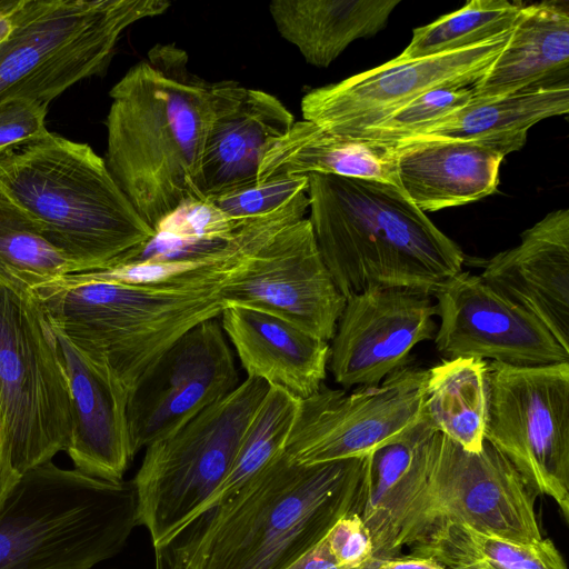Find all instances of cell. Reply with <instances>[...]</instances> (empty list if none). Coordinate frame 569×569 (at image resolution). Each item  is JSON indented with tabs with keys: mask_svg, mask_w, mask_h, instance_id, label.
<instances>
[{
	"mask_svg": "<svg viewBox=\"0 0 569 569\" xmlns=\"http://www.w3.org/2000/svg\"><path fill=\"white\" fill-rule=\"evenodd\" d=\"M535 497L489 442L467 451L423 418L401 440L363 457L355 512L371 536L373 558L386 559L447 525L537 542L543 537Z\"/></svg>",
	"mask_w": 569,
	"mask_h": 569,
	"instance_id": "obj_1",
	"label": "cell"
},
{
	"mask_svg": "<svg viewBox=\"0 0 569 569\" xmlns=\"http://www.w3.org/2000/svg\"><path fill=\"white\" fill-rule=\"evenodd\" d=\"M362 459L302 465L283 451L156 551L158 569H288L355 511Z\"/></svg>",
	"mask_w": 569,
	"mask_h": 569,
	"instance_id": "obj_2",
	"label": "cell"
},
{
	"mask_svg": "<svg viewBox=\"0 0 569 569\" xmlns=\"http://www.w3.org/2000/svg\"><path fill=\"white\" fill-rule=\"evenodd\" d=\"M188 62L183 49L158 43L109 92L104 161L154 231L183 203L204 200L200 166L212 82Z\"/></svg>",
	"mask_w": 569,
	"mask_h": 569,
	"instance_id": "obj_3",
	"label": "cell"
},
{
	"mask_svg": "<svg viewBox=\"0 0 569 569\" xmlns=\"http://www.w3.org/2000/svg\"><path fill=\"white\" fill-rule=\"evenodd\" d=\"M317 247L345 298L371 286L435 296L462 271L465 254L392 183L309 173Z\"/></svg>",
	"mask_w": 569,
	"mask_h": 569,
	"instance_id": "obj_4",
	"label": "cell"
},
{
	"mask_svg": "<svg viewBox=\"0 0 569 569\" xmlns=\"http://www.w3.org/2000/svg\"><path fill=\"white\" fill-rule=\"evenodd\" d=\"M246 238L222 260L161 283L88 282L32 290L51 325L86 353L104 360L129 391L178 338L220 317L222 287L261 247Z\"/></svg>",
	"mask_w": 569,
	"mask_h": 569,
	"instance_id": "obj_5",
	"label": "cell"
},
{
	"mask_svg": "<svg viewBox=\"0 0 569 569\" xmlns=\"http://www.w3.org/2000/svg\"><path fill=\"white\" fill-rule=\"evenodd\" d=\"M0 187L80 272L122 263L156 237L104 159L50 131L0 158Z\"/></svg>",
	"mask_w": 569,
	"mask_h": 569,
	"instance_id": "obj_6",
	"label": "cell"
},
{
	"mask_svg": "<svg viewBox=\"0 0 569 569\" xmlns=\"http://www.w3.org/2000/svg\"><path fill=\"white\" fill-rule=\"evenodd\" d=\"M137 526L131 480L49 461L23 473L0 507V569H92L119 555Z\"/></svg>",
	"mask_w": 569,
	"mask_h": 569,
	"instance_id": "obj_7",
	"label": "cell"
},
{
	"mask_svg": "<svg viewBox=\"0 0 569 569\" xmlns=\"http://www.w3.org/2000/svg\"><path fill=\"white\" fill-rule=\"evenodd\" d=\"M170 6L162 0H21L0 41V103L49 104L74 83L102 73L127 28Z\"/></svg>",
	"mask_w": 569,
	"mask_h": 569,
	"instance_id": "obj_8",
	"label": "cell"
},
{
	"mask_svg": "<svg viewBox=\"0 0 569 569\" xmlns=\"http://www.w3.org/2000/svg\"><path fill=\"white\" fill-rule=\"evenodd\" d=\"M269 387L261 379L247 378L183 427L144 449L131 481L138 522L148 530L154 551L177 538L222 485Z\"/></svg>",
	"mask_w": 569,
	"mask_h": 569,
	"instance_id": "obj_9",
	"label": "cell"
},
{
	"mask_svg": "<svg viewBox=\"0 0 569 569\" xmlns=\"http://www.w3.org/2000/svg\"><path fill=\"white\" fill-rule=\"evenodd\" d=\"M0 409L20 475L70 438V395L56 336L31 290L0 282Z\"/></svg>",
	"mask_w": 569,
	"mask_h": 569,
	"instance_id": "obj_10",
	"label": "cell"
},
{
	"mask_svg": "<svg viewBox=\"0 0 569 569\" xmlns=\"http://www.w3.org/2000/svg\"><path fill=\"white\" fill-rule=\"evenodd\" d=\"M485 440L569 521V361L487 366Z\"/></svg>",
	"mask_w": 569,
	"mask_h": 569,
	"instance_id": "obj_11",
	"label": "cell"
},
{
	"mask_svg": "<svg viewBox=\"0 0 569 569\" xmlns=\"http://www.w3.org/2000/svg\"><path fill=\"white\" fill-rule=\"evenodd\" d=\"M428 369L403 367L352 392L326 386L299 410L284 452L302 465L362 458L401 440L425 417Z\"/></svg>",
	"mask_w": 569,
	"mask_h": 569,
	"instance_id": "obj_12",
	"label": "cell"
},
{
	"mask_svg": "<svg viewBox=\"0 0 569 569\" xmlns=\"http://www.w3.org/2000/svg\"><path fill=\"white\" fill-rule=\"evenodd\" d=\"M238 385L220 318L198 323L149 366L130 391L132 455L170 436Z\"/></svg>",
	"mask_w": 569,
	"mask_h": 569,
	"instance_id": "obj_13",
	"label": "cell"
},
{
	"mask_svg": "<svg viewBox=\"0 0 569 569\" xmlns=\"http://www.w3.org/2000/svg\"><path fill=\"white\" fill-rule=\"evenodd\" d=\"M510 32L431 57L395 58L340 82L312 89L301 100L303 120L332 133L356 137L426 91L475 84L505 48Z\"/></svg>",
	"mask_w": 569,
	"mask_h": 569,
	"instance_id": "obj_14",
	"label": "cell"
},
{
	"mask_svg": "<svg viewBox=\"0 0 569 569\" xmlns=\"http://www.w3.org/2000/svg\"><path fill=\"white\" fill-rule=\"evenodd\" d=\"M223 307L240 305L277 315L330 341L346 298L326 267L308 218L264 242L220 292Z\"/></svg>",
	"mask_w": 569,
	"mask_h": 569,
	"instance_id": "obj_15",
	"label": "cell"
},
{
	"mask_svg": "<svg viewBox=\"0 0 569 569\" xmlns=\"http://www.w3.org/2000/svg\"><path fill=\"white\" fill-rule=\"evenodd\" d=\"M430 295L371 286L346 298L329 343L328 369L345 388L380 385L408 366L413 347L435 338Z\"/></svg>",
	"mask_w": 569,
	"mask_h": 569,
	"instance_id": "obj_16",
	"label": "cell"
},
{
	"mask_svg": "<svg viewBox=\"0 0 569 569\" xmlns=\"http://www.w3.org/2000/svg\"><path fill=\"white\" fill-rule=\"evenodd\" d=\"M435 297L440 325L433 340L445 360L477 358L515 367L569 361V351L539 320L480 276L461 271Z\"/></svg>",
	"mask_w": 569,
	"mask_h": 569,
	"instance_id": "obj_17",
	"label": "cell"
},
{
	"mask_svg": "<svg viewBox=\"0 0 569 569\" xmlns=\"http://www.w3.org/2000/svg\"><path fill=\"white\" fill-rule=\"evenodd\" d=\"M51 328L69 385L71 426L66 452L73 469L121 481L134 457L128 429L130 391L104 360L83 352Z\"/></svg>",
	"mask_w": 569,
	"mask_h": 569,
	"instance_id": "obj_18",
	"label": "cell"
},
{
	"mask_svg": "<svg viewBox=\"0 0 569 569\" xmlns=\"http://www.w3.org/2000/svg\"><path fill=\"white\" fill-rule=\"evenodd\" d=\"M293 123L292 113L274 96L236 81L212 82L200 166L203 199L256 184L268 144Z\"/></svg>",
	"mask_w": 569,
	"mask_h": 569,
	"instance_id": "obj_19",
	"label": "cell"
},
{
	"mask_svg": "<svg viewBox=\"0 0 569 569\" xmlns=\"http://www.w3.org/2000/svg\"><path fill=\"white\" fill-rule=\"evenodd\" d=\"M480 278L539 320L569 351V211L525 230L516 247L489 259Z\"/></svg>",
	"mask_w": 569,
	"mask_h": 569,
	"instance_id": "obj_20",
	"label": "cell"
},
{
	"mask_svg": "<svg viewBox=\"0 0 569 569\" xmlns=\"http://www.w3.org/2000/svg\"><path fill=\"white\" fill-rule=\"evenodd\" d=\"M219 318L247 378L261 379L299 400L323 386L328 341L277 315L252 307L227 305Z\"/></svg>",
	"mask_w": 569,
	"mask_h": 569,
	"instance_id": "obj_21",
	"label": "cell"
},
{
	"mask_svg": "<svg viewBox=\"0 0 569 569\" xmlns=\"http://www.w3.org/2000/svg\"><path fill=\"white\" fill-rule=\"evenodd\" d=\"M510 151L469 140H405L396 143L398 187L422 212L458 207L497 191Z\"/></svg>",
	"mask_w": 569,
	"mask_h": 569,
	"instance_id": "obj_22",
	"label": "cell"
},
{
	"mask_svg": "<svg viewBox=\"0 0 569 569\" xmlns=\"http://www.w3.org/2000/svg\"><path fill=\"white\" fill-rule=\"evenodd\" d=\"M569 10L558 1L523 6L505 48L471 86L473 100L568 81Z\"/></svg>",
	"mask_w": 569,
	"mask_h": 569,
	"instance_id": "obj_23",
	"label": "cell"
},
{
	"mask_svg": "<svg viewBox=\"0 0 569 569\" xmlns=\"http://www.w3.org/2000/svg\"><path fill=\"white\" fill-rule=\"evenodd\" d=\"M373 179L398 187L396 144L329 132L295 121L290 130L268 144L257 183L309 173Z\"/></svg>",
	"mask_w": 569,
	"mask_h": 569,
	"instance_id": "obj_24",
	"label": "cell"
},
{
	"mask_svg": "<svg viewBox=\"0 0 569 569\" xmlns=\"http://www.w3.org/2000/svg\"><path fill=\"white\" fill-rule=\"evenodd\" d=\"M399 0H273L269 12L279 34L306 62L326 68L355 40L381 31Z\"/></svg>",
	"mask_w": 569,
	"mask_h": 569,
	"instance_id": "obj_25",
	"label": "cell"
},
{
	"mask_svg": "<svg viewBox=\"0 0 569 569\" xmlns=\"http://www.w3.org/2000/svg\"><path fill=\"white\" fill-rule=\"evenodd\" d=\"M568 111L567 81L487 100H472L446 120L405 140L482 141L502 146L512 152L525 146L528 130L533 124Z\"/></svg>",
	"mask_w": 569,
	"mask_h": 569,
	"instance_id": "obj_26",
	"label": "cell"
},
{
	"mask_svg": "<svg viewBox=\"0 0 569 569\" xmlns=\"http://www.w3.org/2000/svg\"><path fill=\"white\" fill-rule=\"evenodd\" d=\"M488 361L477 358L443 360L428 369L423 417L429 425L465 450L481 451L488 409Z\"/></svg>",
	"mask_w": 569,
	"mask_h": 569,
	"instance_id": "obj_27",
	"label": "cell"
},
{
	"mask_svg": "<svg viewBox=\"0 0 569 569\" xmlns=\"http://www.w3.org/2000/svg\"><path fill=\"white\" fill-rule=\"evenodd\" d=\"M408 550L446 569H568L549 538L520 543L463 525L440 527Z\"/></svg>",
	"mask_w": 569,
	"mask_h": 569,
	"instance_id": "obj_28",
	"label": "cell"
},
{
	"mask_svg": "<svg viewBox=\"0 0 569 569\" xmlns=\"http://www.w3.org/2000/svg\"><path fill=\"white\" fill-rule=\"evenodd\" d=\"M76 272L77 263L51 244L0 187V282L32 291Z\"/></svg>",
	"mask_w": 569,
	"mask_h": 569,
	"instance_id": "obj_29",
	"label": "cell"
},
{
	"mask_svg": "<svg viewBox=\"0 0 569 569\" xmlns=\"http://www.w3.org/2000/svg\"><path fill=\"white\" fill-rule=\"evenodd\" d=\"M299 405L300 400L287 391L269 387L242 436L227 478L198 517L237 492L284 451Z\"/></svg>",
	"mask_w": 569,
	"mask_h": 569,
	"instance_id": "obj_30",
	"label": "cell"
},
{
	"mask_svg": "<svg viewBox=\"0 0 569 569\" xmlns=\"http://www.w3.org/2000/svg\"><path fill=\"white\" fill-rule=\"evenodd\" d=\"M521 2L472 0L459 10L416 28L407 48L397 57L412 60L472 47L512 30Z\"/></svg>",
	"mask_w": 569,
	"mask_h": 569,
	"instance_id": "obj_31",
	"label": "cell"
},
{
	"mask_svg": "<svg viewBox=\"0 0 569 569\" xmlns=\"http://www.w3.org/2000/svg\"><path fill=\"white\" fill-rule=\"evenodd\" d=\"M473 100L470 87H439L426 91L356 137L396 144L446 120Z\"/></svg>",
	"mask_w": 569,
	"mask_h": 569,
	"instance_id": "obj_32",
	"label": "cell"
},
{
	"mask_svg": "<svg viewBox=\"0 0 569 569\" xmlns=\"http://www.w3.org/2000/svg\"><path fill=\"white\" fill-rule=\"evenodd\" d=\"M250 220L232 219L210 200H191L166 218L156 234L182 241L227 240Z\"/></svg>",
	"mask_w": 569,
	"mask_h": 569,
	"instance_id": "obj_33",
	"label": "cell"
},
{
	"mask_svg": "<svg viewBox=\"0 0 569 569\" xmlns=\"http://www.w3.org/2000/svg\"><path fill=\"white\" fill-rule=\"evenodd\" d=\"M308 181V174L288 176L206 200L232 219L248 220L278 210L298 193L307 191Z\"/></svg>",
	"mask_w": 569,
	"mask_h": 569,
	"instance_id": "obj_34",
	"label": "cell"
},
{
	"mask_svg": "<svg viewBox=\"0 0 569 569\" xmlns=\"http://www.w3.org/2000/svg\"><path fill=\"white\" fill-rule=\"evenodd\" d=\"M48 106L27 99L0 103V158L49 132L46 127Z\"/></svg>",
	"mask_w": 569,
	"mask_h": 569,
	"instance_id": "obj_35",
	"label": "cell"
},
{
	"mask_svg": "<svg viewBox=\"0 0 569 569\" xmlns=\"http://www.w3.org/2000/svg\"><path fill=\"white\" fill-rule=\"evenodd\" d=\"M323 541L340 569H358L373 558L371 536L356 512L339 517L325 535Z\"/></svg>",
	"mask_w": 569,
	"mask_h": 569,
	"instance_id": "obj_36",
	"label": "cell"
},
{
	"mask_svg": "<svg viewBox=\"0 0 569 569\" xmlns=\"http://www.w3.org/2000/svg\"><path fill=\"white\" fill-rule=\"evenodd\" d=\"M22 475L16 469L4 416L0 409V507Z\"/></svg>",
	"mask_w": 569,
	"mask_h": 569,
	"instance_id": "obj_37",
	"label": "cell"
},
{
	"mask_svg": "<svg viewBox=\"0 0 569 569\" xmlns=\"http://www.w3.org/2000/svg\"><path fill=\"white\" fill-rule=\"evenodd\" d=\"M375 569H446L438 562L422 557L400 555L392 558H372Z\"/></svg>",
	"mask_w": 569,
	"mask_h": 569,
	"instance_id": "obj_38",
	"label": "cell"
},
{
	"mask_svg": "<svg viewBox=\"0 0 569 569\" xmlns=\"http://www.w3.org/2000/svg\"><path fill=\"white\" fill-rule=\"evenodd\" d=\"M288 569H340L323 541V538L301 559Z\"/></svg>",
	"mask_w": 569,
	"mask_h": 569,
	"instance_id": "obj_39",
	"label": "cell"
},
{
	"mask_svg": "<svg viewBox=\"0 0 569 569\" xmlns=\"http://www.w3.org/2000/svg\"><path fill=\"white\" fill-rule=\"evenodd\" d=\"M11 12L0 17V41L8 34L11 29Z\"/></svg>",
	"mask_w": 569,
	"mask_h": 569,
	"instance_id": "obj_40",
	"label": "cell"
},
{
	"mask_svg": "<svg viewBox=\"0 0 569 569\" xmlns=\"http://www.w3.org/2000/svg\"><path fill=\"white\" fill-rule=\"evenodd\" d=\"M21 0H0V17L14 10Z\"/></svg>",
	"mask_w": 569,
	"mask_h": 569,
	"instance_id": "obj_41",
	"label": "cell"
},
{
	"mask_svg": "<svg viewBox=\"0 0 569 569\" xmlns=\"http://www.w3.org/2000/svg\"><path fill=\"white\" fill-rule=\"evenodd\" d=\"M358 569H375L372 565V559Z\"/></svg>",
	"mask_w": 569,
	"mask_h": 569,
	"instance_id": "obj_42",
	"label": "cell"
}]
</instances>
